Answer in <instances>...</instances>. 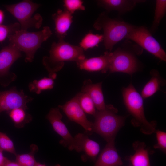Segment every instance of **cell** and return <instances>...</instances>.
Returning <instances> with one entry per match:
<instances>
[{
    "instance_id": "obj_1",
    "label": "cell",
    "mask_w": 166,
    "mask_h": 166,
    "mask_svg": "<svg viewBox=\"0 0 166 166\" xmlns=\"http://www.w3.org/2000/svg\"><path fill=\"white\" fill-rule=\"evenodd\" d=\"M49 56H44L42 63L49 73V77L56 78V73L63 67L65 61L76 62L85 58L84 50L80 46L71 44L64 40L53 42L49 51Z\"/></svg>"
},
{
    "instance_id": "obj_2",
    "label": "cell",
    "mask_w": 166,
    "mask_h": 166,
    "mask_svg": "<svg viewBox=\"0 0 166 166\" xmlns=\"http://www.w3.org/2000/svg\"><path fill=\"white\" fill-rule=\"evenodd\" d=\"M108 13H101L93 26L97 30H103L104 45L106 50L111 52L114 45L126 38L135 26L121 19L111 18Z\"/></svg>"
},
{
    "instance_id": "obj_3",
    "label": "cell",
    "mask_w": 166,
    "mask_h": 166,
    "mask_svg": "<svg viewBox=\"0 0 166 166\" xmlns=\"http://www.w3.org/2000/svg\"><path fill=\"white\" fill-rule=\"evenodd\" d=\"M113 52H111L109 70L121 72L130 75L136 72L139 63L136 55L140 54L143 49L127 40Z\"/></svg>"
},
{
    "instance_id": "obj_4",
    "label": "cell",
    "mask_w": 166,
    "mask_h": 166,
    "mask_svg": "<svg viewBox=\"0 0 166 166\" xmlns=\"http://www.w3.org/2000/svg\"><path fill=\"white\" fill-rule=\"evenodd\" d=\"M52 34L49 27L46 26L41 30L35 32H29L27 30L20 29L9 35L8 38L10 44L25 53V61L31 62L36 52L40 47L42 43Z\"/></svg>"
},
{
    "instance_id": "obj_5",
    "label": "cell",
    "mask_w": 166,
    "mask_h": 166,
    "mask_svg": "<svg viewBox=\"0 0 166 166\" xmlns=\"http://www.w3.org/2000/svg\"><path fill=\"white\" fill-rule=\"evenodd\" d=\"M124 104L132 116V123L135 127H139L140 131L146 135H150L156 131V123L150 122L146 119L144 112L143 98L132 83L122 90Z\"/></svg>"
},
{
    "instance_id": "obj_6",
    "label": "cell",
    "mask_w": 166,
    "mask_h": 166,
    "mask_svg": "<svg viewBox=\"0 0 166 166\" xmlns=\"http://www.w3.org/2000/svg\"><path fill=\"white\" fill-rule=\"evenodd\" d=\"M117 112L112 105H106L103 110H97L94 115L92 131L101 136L107 142L115 140L118 131L124 124L126 117L118 115Z\"/></svg>"
},
{
    "instance_id": "obj_7",
    "label": "cell",
    "mask_w": 166,
    "mask_h": 166,
    "mask_svg": "<svg viewBox=\"0 0 166 166\" xmlns=\"http://www.w3.org/2000/svg\"><path fill=\"white\" fill-rule=\"evenodd\" d=\"M40 6L31 1L25 0L4 6L18 21L20 29L27 30L30 28H39L41 26L43 21L42 16L38 13L33 15Z\"/></svg>"
},
{
    "instance_id": "obj_8",
    "label": "cell",
    "mask_w": 166,
    "mask_h": 166,
    "mask_svg": "<svg viewBox=\"0 0 166 166\" xmlns=\"http://www.w3.org/2000/svg\"><path fill=\"white\" fill-rule=\"evenodd\" d=\"M126 38L133 41L160 60L166 61L165 52L145 26H135Z\"/></svg>"
},
{
    "instance_id": "obj_9",
    "label": "cell",
    "mask_w": 166,
    "mask_h": 166,
    "mask_svg": "<svg viewBox=\"0 0 166 166\" xmlns=\"http://www.w3.org/2000/svg\"><path fill=\"white\" fill-rule=\"evenodd\" d=\"M21 52L14 45L10 44L0 51V84L8 86L17 78V75L10 72L12 65L22 57Z\"/></svg>"
},
{
    "instance_id": "obj_10",
    "label": "cell",
    "mask_w": 166,
    "mask_h": 166,
    "mask_svg": "<svg viewBox=\"0 0 166 166\" xmlns=\"http://www.w3.org/2000/svg\"><path fill=\"white\" fill-rule=\"evenodd\" d=\"M33 99L25 95L23 90L18 91L15 86L7 90L0 91V114L3 111L18 108L27 109V103Z\"/></svg>"
},
{
    "instance_id": "obj_11",
    "label": "cell",
    "mask_w": 166,
    "mask_h": 166,
    "mask_svg": "<svg viewBox=\"0 0 166 166\" xmlns=\"http://www.w3.org/2000/svg\"><path fill=\"white\" fill-rule=\"evenodd\" d=\"M70 120L77 123L86 130L87 134L92 132L93 122L87 119L75 96L62 105L58 106Z\"/></svg>"
},
{
    "instance_id": "obj_12",
    "label": "cell",
    "mask_w": 166,
    "mask_h": 166,
    "mask_svg": "<svg viewBox=\"0 0 166 166\" xmlns=\"http://www.w3.org/2000/svg\"><path fill=\"white\" fill-rule=\"evenodd\" d=\"M62 116L58 108H52L46 116L54 131L62 138L60 143L71 150L74 149V139L62 121Z\"/></svg>"
},
{
    "instance_id": "obj_13",
    "label": "cell",
    "mask_w": 166,
    "mask_h": 166,
    "mask_svg": "<svg viewBox=\"0 0 166 166\" xmlns=\"http://www.w3.org/2000/svg\"><path fill=\"white\" fill-rule=\"evenodd\" d=\"M111 52L106 51L99 57L85 58L77 62V65L81 69L90 72L101 71L106 73L109 70Z\"/></svg>"
},
{
    "instance_id": "obj_14",
    "label": "cell",
    "mask_w": 166,
    "mask_h": 166,
    "mask_svg": "<svg viewBox=\"0 0 166 166\" xmlns=\"http://www.w3.org/2000/svg\"><path fill=\"white\" fill-rule=\"evenodd\" d=\"M122 160L115 146V140L107 142L94 166H121Z\"/></svg>"
},
{
    "instance_id": "obj_15",
    "label": "cell",
    "mask_w": 166,
    "mask_h": 166,
    "mask_svg": "<svg viewBox=\"0 0 166 166\" xmlns=\"http://www.w3.org/2000/svg\"><path fill=\"white\" fill-rule=\"evenodd\" d=\"M145 1L143 0H100L97 1L98 5L109 12L117 11L120 15L132 10L138 3Z\"/></svg>"
},
{
    "instance_id": "obj_16",
    "label": "cell",
    "mask_w": 166,
    "mask_h": 166,
    "mask_svg": "<svg viewBox=\"0 0 166 166\" xmlns=\"http://www.w3.org/2000/svg\"><path fill=\"white\" fill-rule=\"evenodd\" d=\"M88 134L79 133L74 137V149L78 152L83 151L92 159H95L100 151L99 144L89 139Z\"/></svg>"
},
{
    "instance_id": "obj_17",
    "label": "cell",
    "mask_w": 166,
    "mask_h": 166,
    "mask_svg": "<svg viewBox=\"0 0 166 166\" xmlns=\"http://www.w3.org/2000/svg\"><path fill=\"white\" fill-rule=\"evenodd\" d=\"M56 34L59 40H64L73 22L72 14L66 10L59 9L52 14Z\"/></svg>"
},
{
    "instance_id": "obj_18",
    "label": "cell",
    "mask_w": 166,
    "mask_h": 166,
    "mask_svg": "<svg viewBox=\"0 0 166 166\" xmlns=\"http://www.w3.org/2000/svg\"><path fill=\"white\" fill-rule=\"evenodd\" d=\"M102 82L93 83L90 79L84 82L81 92L87 94L93 101L97 110H103L105 108L102 89Z\"/></svg>"
},
{
    "instance_id": "obj_19",
    "label": "cell",
    "mask_w": 166,
    "mask_h": 166,
    "mask_svg": "<svg viewBox=\"0 0 166 166\" xmlns=\"http://www.w3.org/2000/svg\"><path fill=\"white\" fill-rule=\"evenodd\" d=\"M135 151L132 156L128 157L132 166H150L148 152L145 144L137 141L133 143Z\"/></svg>"
},
{
    "instance_id": "obj_20",
    "label": "cell",
    "mask_w": 166,
    "mask_h": 166,
    "mask_svg": "<svg viewBox=\"0 0 166 166\" xmlns=\"http://www.w3.org/2000/svg\"><path fill=\"white\" fill-rule=\"evenodd\" d=\"M152 77L143 88L141 93L143 98L145 99L153 95L160 90L164 82L158 71L153 69L150 72Z\"/></svg>"
},
{
    "instance_id": "obj_21",
    "label": "cell",
    "mask_w": 166,
    "mask_h": 166,
    "mask_svg": "<svg viewBox=\"0 0 166 166\" xmlns=\"http://www.w3.org/2000/svg\"><path fill=\"white\" fill-rule=\"evenodd\" d=\"M26 110L22 108H18L7 112L16 127H23L32 120L31 116L26 112Z\"/></svg>"
},
{
    "instance_id": "obj_22",
    "label": "cell",
    "mask_w": 166,
    "mask_h": 166,
    "mask_svg": "<svg viewBox=\"0 0 166 166\" xmlns=\"http://www.w3.org/2000/svg\"><path fill=\"white\" fill-rule=\"evenodd\" d=\"M54 80L49 77L34 80L29 84V89L30 92L39 94L43 91L53 89L54 84Z\"/></svg>"
},
{
    "instance_id": "obj_23",
    "label": "cell",
    "mask_w": 166,
    "mask_h": 166,
    "mask_svg": "<svg viewBox=\"0 0 166 166\" xmlns=\"http://www.w3.org/2000/svg\"><path fill=\"white\" fill-rule=\"evenodd\" d=\"M154 19L149 31L152 34L157 29L166 12V0H156Z\"/></svg>"
},
{
    "instance_id": "obj_24",
    "label": "cell",
    "mask_w": 166,
    "mask_h": 166,
    "mask_svg": "<svg viewBox=\"0 0 166 166\" xmlns=\"http://www.w3.org/2000/svg\"><path fill=\"white\" fill-rule=\"evenodd\" d=\"M30 152L28 153L16 155V162L21 166H35L37 162L34 154L38 150V146L32 144L30 146Z\"/></svg>"
},
{
    "instance_id": "obj_25",
    "label": "cell",
    "mask_w": 166,
    "mask_h": 166,
    "mask_svg": "<svg viewBox=\"0 0 166 166\" xmlns=\"http://www.w3.org/2000/svg\"><path fill=\"white\" fill-rule=\"evenodd\" d=\"M75 97L84 112L94 116L97 110L90 97L86 93L81 92L77 93Z\"/></svg>"
},
{
    "instance_id": "obj_26",
    "label": "cell",
    "mask_w": 166,
    "mask_h": 166,
    "mask_svg": "<svg viewBox=\"0 0 166 166\" xmlns=\"http://www.w3.org/2000/svg\"><path fill=\"white\" fill-rule=\"evenodd\" d=\"M103 35L94 34L91 32L88 33L80 43V46L84 50L92 48L97 46L103 41Z\"/></svg>"
},
{
    "instance_id": "obj_27",
    "label": "cell",
    "mask_w": 166,
    "mask_h": 166,
    "mask_svg": "<svg viewBox=\"0 0 166 166\" xmlns=\"http://www.w3.org/2000/svg\"><path fill=\"white\" fill-rule=\"evenodd\" d=\"M20 29L19 23L15 22L8 25H0V42L4 41L7 37Z\"/></svg>"
},
{
    "instance_id": "obj_28",
    "label": "cell",
    "mask_w": 166,
    "mask_h": 166,
    "mask_svg": "<svg viewBox=\"0 0 166 166\" xmlns=\"http://www.w3.org/2000/svg\"><path fill=\"white\" fill-rule=\"evenodd\" d=\"M0 148L16 155L14 145L12 140L5 133L0 132Z\"/></svg>"
},
{
    "instance_id": "obj_29",
    "label": "cell",
    "mask_w": 166,
    "mask_h": 166,
    "mask_svg": "<svg viewBox=\"0 0 166 166\" xmlns=\"http://www.w3.org/2000/svg\"><path fill=\"white\" fill-rule=\"evenodd\" d=\"M65 10L72 14L77 10H84L83 2L80 0H65L63 1Z\"/></svg>"
},
{
    "instance_id": "obj_30",
    "label": "cell",
    "mask_w": 166,
    "mask_h": 166,
    "mask_svg": "<svg viewBox=\"0 0 166 166\" xmlns=\"http://www.w3.org/2000/svg\"><path fill=\"white\" fill-rule=\"evenodd\" d=\"M156 131L157 143L154 146V148L155 149H159L165 153L166 133L165 132L158 130Z\"/></svg>"
},
{
    "instance_id": "obj_31",
    "label": "cell",
    "mask_w": 166,
    "mask_h": 166,
    "mask_svg": "<svg viewBox=\"0 0 166 166\" xmlns=\"http://www.w3.org/2000/svg\"><path fill=\"white\" fill-rule=\"evenodd\" d=\"M3 166H21L16 162H14L8 159L7 158Z\"/></svg>"
},
{
    "instance_id": "obj_32",
    "label": "cell",
    "mask_w": 166,
    "mask_h": 166,
    "mask_svg": "<svg viewBox=\"0 0 166 166\" xmlns=\"http://www.w3.org/2000/svg\"><path fill=\"white\" fill-rule=\"evenodd\" d=\"M2 150L0 148V166H3L7 158L4 157L2 153Z\"/></svg>"
},
{
    "instance_id": "obj_33",
    "label": "cell",
    "mask_w": 166,
    "mask_h": 166,
    "mask_svg": "<svg viewBox=\"0 0 166 166\" xmlns=\"http://www.w3.org/2000/svg\"><path fill=\"white\" fill-rule=\"evenodd\" d=\"M4 18V13L0 9V25L2 23Z\"/></svg>"
},
{
    "instance_id": "obj_34",
    "label": "cell",
    "mask_w": 166,
    "mask_h": 166,
    "mask_svg": "<svg viewBox=\"0 0 166 166\" xmlns=\"http://www.w3.org/2000/svg\"><path fill=\"white\" fill-rule=\"evenodd\" d=\"M35 166H46L44 164H42L40 163L37 162Z\"/></svg>"
},
{
    "instance_id": "obj_35",
    "label": "cell",
    "mask_w": 166,
    "mask_h": 166,
    "mask_svg": "<svg viewBox=\"0 0 166 166\" xmlns=\"http://www.w3.org/2000/svg\"><path fill=\"white\" fill-rule=\"evenodd\" d=\"M128 166H132L131 164H130Z\"/></svg>"
}]
</instances>
